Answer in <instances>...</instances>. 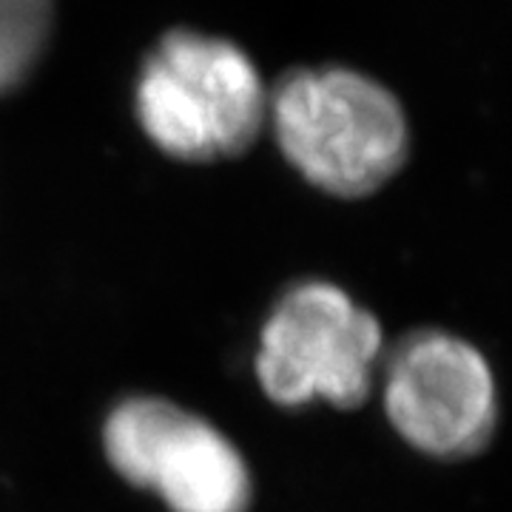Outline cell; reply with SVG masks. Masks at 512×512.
<instances>
[{
    "label": "cell",
    "mask_w": 512,
    "mask_h": 512,
    "mask_svg": "<svg viewBox=\"0 0 512 512\" xmlns=\"http://www.w3.org/2000/svg\"><path fill=\"white\" fill-rule=\"evenodd\" d=\"M268 117L288 163L333 197H367L402 171L407 117L393 94L350 69H296L276 83Z\"/></svg>",
    "instance_id": "cell-1"
},
{
    "label": "cell",
    "mask_w": 512,
    "mask_h": 512,
    "mask_svg": "<svg viewBox=\"0 0 512 512\" xmlns=\"http://www.w3.org/2000/svg\"><path fill=\"white\" fill-rule=\"evenodd\" d=\"M137 117L165 154L220 163L254 146L268 120V94L251 57L234 43L177 29L140 69Z\"/></svg>",
    "instance_id": "cell-2"
},
{
    "label": "cell",
    "mask_w": 512,
    "mask_h": 512,
    "mask_svg": "<svg viewBox=\"0 0 512 512\" xmlns=\"http://www.w3.org/2000/svg\"><path fill=\"white\" fill-rule=\"evenodd\" d=\"M384 359L382 325L339 285L311 279L282 293L265 319L256 379L282 407L365 404Z\"/></svg>",
    "instance_id": "cell-3"
},
{
    "label": "cell",
    "mask_w": 512,
    "mask_h": 512,
    "mask_svg": "<svg viewBox=\"0 0 512 512\" xmlns=\"http://www.w3.org/2000/svg\"><path fill=\"white\" fill-rule=\"evenodd\" d=\"M111 470L171 512H248L254 481L237 444L208 419L157 396L120 402L103 427Z\"/></svg>",
    "instance_id": "cell-4"
},
{
    "label": "cell",
    "mask_w": 512,
    "mask_h": 512,
    "mask_svg": "<svg viewBox=\"0 0 512 512\" xmlns=\"http://www.w3.org/2000/svg\"><path fill=\"white\" fill-rule=\"evenodd\" d=\"M384 413L413 450L439 461L481 453L498 427V384L484 353L447 330H416L382 359Z\"/></svg>",
    "instance_id": "cell-5"
},
{
    "label": "cell",
    "mask_w": 512,
    "mask_h": 512,
    "mask_svg": "<svg viewBox=\"0 0 512 512\" xmlns=\"http://www.w3.org/2000/svg\"><path fill=\"white\" fill-rule=\"evenodd\" d=\"M52 29V0H0V94L35 69Z\"/></svg>",
    "instance_id": "cell-6"
}]
</instances>
